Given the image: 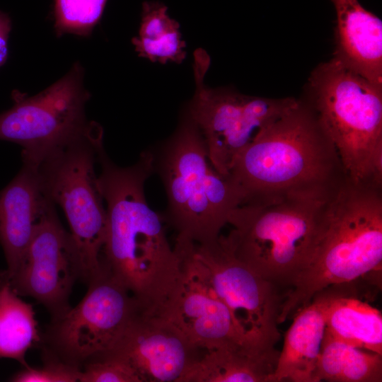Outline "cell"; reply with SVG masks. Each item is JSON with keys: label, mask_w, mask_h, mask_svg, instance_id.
Listing matches in <instances>:
<instances>
[{"label": "cell", "mask_w": 382, "mask_h": 382, "mask_svg": "<svg viewBox=\"0 0 382 382\" xmlns=\"http://www.w3.org/2000/svg\"><path fill=\"white\" fill-rule=\"evenodd\" d=\"M382 187L349 179L331 199L312 257L284 296L278 323L336 284L381 272Z\"/></svg>", "instance_id": "3957f363"}, {"label": "cell", "mask_w": 382, "mask_h": 382, "mask_svg": "<svg viewBox=\"0 0 382 382\" xmlns=\"http://www.w3.org/2000/svg\"><path fill=\"white\" fill-rule=\"evenodd\" d=\"M202 351L163 315L141 311L106 354L125 359L141 382H183Z\"/></svg>", "instance_id": "5bb4252c"}, {"label": "cell", "mask_w": 382, "mask_h": 382, "mask_svg": "<svg viewBox=\"0 0 382 382\" xmlns=\"http://www.w3.org/2000/svg\"><path fill=\"white\" fill-rule=\"evenodd\" d=\"M41 341L32 305L22 300L0 273V359H14L26 367L27 352Z\"/></svg>", "instance_id": "ffe728a7"}, {"label": "cell", "mask_w": 382, "mask_h": 382, "mask_svg": "<svg viewBox=\"0 0 382 382\" xmlns=\"http://www.w3.org/2000/svg\"><path fill=\"white\" fill-rule=\"evenodd\" d=\"M228 176L242 192L243 204L288 197L330 200L348 179L332 141L301 99L239 154Z\"/></svg>", "instance_id": "7a4b0ae2"}, {"label": "cell", "mask_w": 382, "mask_h": 382, "mask_svg": "<svg viewBox=\"0 0 382 382\" xmlns=\"http://www.w3.org/2000/svg\"><path fill=\"white\" fill-rule=\"evenodd\" d=\"M43 364L40 367L29 366L15 374L14 382H76L79 381L81 369L69 365L42 347Z\"/></svg>", "instance_id": "d4e9b609"}, {"label": "cell", "mask_w": 382, "mask_h": 382, "mask_svg": "<svg viewBox=\"0 0 382 382\" xmlns=\"http://www.w3.org/2000/svg\"><path fill=\"white\" fill-rule=\"evenodd\" d=\"M98 162L107 214L103 265L144 311L161 314L177 288L182 264L168 243L163 218L146 200L144 183L154 172L152 153L144 151L136 163L120 167L103 147Z\"/></svg>", "instance_id": "6da1fadb"}, {"label": "cell", "mask_w": 382, "mask_h": 382, "mask_svg": "<svg viewBox=\"0 0 382 382\" xmlns=\"http://www.w3.org/2000/svg\"><path fill=\"white\" fill-rule=\"evenodd\" d=\"M381 382L382 355L336 340L325 332L314 382Z\"/></svg>", "instance_id": "44dd1931"}, {"label": "cell", "mask_w": 382, "mask_h": 382, "mask_svg": "<svg viewBox=\"0 0 382 382\" xmlns=\"http://www.w3.org/2000/svg\"><path fill=\"white\" fill-rule=\"evenodd\" d=\"M359 280V279H358ZM358 280L328 286L324 299L325 332L352 346L382 355V316Z\"/></svg>", "instance_id": "e0dca14e"}, {"label": "cell", "mask_w": 382, "mask_h": 382, "mask_svg": "<svg viewBox=\"0 0 382 382\" xmlns=\"http://www.w3.org/2000/svg\"><path fill=\"white\" fill-rule=\"evenodd\" d=\"M151 153L154 171L167 195L166 220L178 235L197 244L216 240L244 197L233 181L210 163L196 125L187 115L174 134Z\"/></svg>", "instance_id": "277c9868"}, {"label": "cell", "mask_w": 382, "mask_h": 382, "mask_svg": "<svg viewBox=\"0 0 382 382\" xmlns=\"http://www.w3.org/2000/svg\"><path fill=\"white\" fill-rule=\"evenodd\" d=\"M37 170L23 163L16 177L0 190V243L10 279L20 268L35 228L48 204Z\"/></svg>", "instance_id": "9a60e30c"}, {"label": "cell", "mask_w": 382, "mask_h": 382, "mask_svg": "<svg viewBox=\"0 0 382 382\" xmlns=\"http://www.w3.org/2000/svg\"><path fill=\"white\" fill-rule=\"evenodd\" d=\"M80 382H141L131 365L123 358L106 354L86 364Z\"/></svg>", "instance_id": "cb8c5ba5"}, {"label": "cell", "mask_w": 382, "mask_h": 382, "mask_svg": "<svg viewBox=\"0 0 382 382\" xmlns=\"http://www.w3.org/2000/svg\"><path fill=\"white\" fill-rule=\"evenodd\" d=\"M99 124L47 153L37 165L45 195L59 205L76 247L81 277L87 284L103 270L107 229L104 199L95 165L103 145Z\"/></svg>", "instance_id": "52a82bcc"}, {"label": "cell", "mask_w": 382, "mask_h": 382, "mask_svg": "<svg viewBox=\"0 0 382 382\" xmlns=\"http://www.w3.org/2000/svg\"><path fill=\"white\" fill-rule=\"evenodd\" d=\"M167 10L161 3L144 2L139 34L132 43L139 57L151 62L180 64L186 57V44L179 23L169 16Z\"/></svg>", "instance_id": "7402d4cb"}, {"label": "cell", "mask_w": 382, "mask_h": 382, "mask_svg": "<svg viewBox=\"0 0 382 382\" xmlns=\"http://www.w3.org/2000/svg\"><path fill=\"white\" fill-rule=\"evenodd\" d=\"M88 286L81 301L51 320L42 337V347L80 369L110 351L142 311L129 291L104 267Z\"/></svg>", "instance_id": "30bf717a"}, {"label": "cell", "mask_w": 382, "mask_h": 382, "mask_svg": "<svg viewBox=\"0 0 382 382\" xmlns=\"http://www.w3.org/2000/svg\"><path fill=\"white\" fill-rule=\"evenodd\" d=\"M107 0H54L53 15L57 36L70 33L88 37L99 23Z\"/></svg>", "instance_id": "603a6c76"}, {"label": "cell", "mask_w": 382, "mask_h": 382, "mask_svg": "<svg viewBox=\"0 0 382 382\" xmlns=\"http://www.w3.org/2000/svg\"><path fill=\"white\" fill-rule=\"evenodd\" d=\"M330 200L243 204L230 214L233 228L225 239L238 260L284 296L312 257Z\"/></svg>", "instance_id": "5b68a950"}, {"label": "cell", "mask_w": 382, "mask_h": 382, "mask_svg": "<svg viewBox=\"0 0 382 382\" xmlns=\"http://www.w3.org/2000/svg\"><path fill=\"white\" fill-rule=\"evenodd\" d=\"M195 245L190 239L178 235L174 248L181 260L182 274L161 314L199 349L230 343L252 346L241 336L228 308L213 289L207 270L195 253Z\"/></svg>", "instance_id": "4fadbf2b"}, {"label": "cell", "mask_w": 382, "mask_h": 382, "mask_svg": "<svg viewBox=\"0 0 382 382\" xmlns=\"http://www.w3.org/2000/svg\"><path fill=\"white\" fill-rule=\"evenodd\" d=\"M80 277V263L73 239L59 220L54 204L50 202L35 228L20 268L8 279L19 296L34 299L54 320L71 307V289Z\"/></svg>", "instance_id": "7c38bea8"}, {"label": "cell", "mask_w": 382, "mask_h": 382, "mask_svg": "<svg viewBox=\"0 0 382 382\" xmlns=\"http://www.w3.org/2000/svg\"><path fill=\"white\" fill-rule=\"evenodd\" d=\"M11 30V21L9 16L0 11V67L7 60L8 54V41Z\"/></svg>", "instance_id": "484cf974"}, {"label": "cell", "mask_w": 382, "mask_h": 382, "mask_svg": "<svg viewBox=\"0 0 382 382\" xmlns=\"http://www.w3.org/2000/svg\"><path fill=\"white\" fill-rule=\"evenodd\" d=\"M83 74L76 62L65 76L35 96L12 92V106L0 113V140L21 145L23 163L37 166L50 151L98 124L85 115L91 94L83 87Z\"/></svg>", "instance_id": "9c48e42d"}, {"label": "cell", "mask_w": 382, "mask_h": 382, "mask_svg": "<svg viewBox=\"0 0 382 382\" xmlns=\"http://www.w3.org/2000/svg\"><path fill=\"white\" fill-rule=\"evenodd\" d=\"M195 249L243 339L254 347H275L282 292L238 260L221 234L209 243H195Z\"/></svg>", "instance_id": "8fae6325"}, {"label": "cell", "mask_w": 382, "mask_h": 382, "mask_svg": "<svg viewBox=\"0 0 382 382\" xmlns=\"http://www.w3.org/2000/svg\"><path fill=\"white\" fill-rule=\"evenodd\" d=\"M308 98L349 180L382 187V85L335 58L308 78Z\"/></svg>", "instance_id": "8992f818"}, {"label": "cell", "mask_w": 382, "mask_h": 382, "mask_svg": "<svg viewBox=\"0 0 382 382\" xmlns=\"http://www.w3.org/2000/svg\"><path fill=\"white\" fill-rule=\"evenodd\" d=\"M294 316L270 382H314L325 327L321 292Z\"/></svg>", "instance_id": "ac0fdd59"}, {"label": "cell", "mask_w": 382, "mask_h": 382, "mask_svg": "<svg viewBox=\"0 0 382 382\" xmlns=\"http://www.w3.org/2000/svg\"><path fill=\"white\" fill-rule=\"evenodd\" d=\"M209 58L195 54V91L187 115L200 131L214 169L228 176L239 154L266 127L294 105L292 97L266 98L227 88H211L204 83Z\"/></svg>", "instance_id": "ba28073f"}, {"label": "cell", "mask_w": 382, "mask_h": 382, "mask_svg": "<svg viewBox=\"0 0 382 382\" xmlns=\"http://www.w3.org/2000/svg\"><path fill=\"white\" fill-rule=\"evenodd\" d=\"M279 351L230 343L203 350L183 382H270Z\"/></svg>", "instance_id": "d6986e66"}, {"label": "cell", "mask_w": 382, "mask_h": 382, "mask_svg": "<svg viewBox=\"0 0 382 382\" xmlns=\"http://www.w3.org/2000/svg\"><path fill=\"white\" fill-rule=\"evenodd\" d=\"M336 13L334 58L382 85V21L359 0H331Z\"/></svg>", "instance_id": "2e32d148"}]
</instances>
